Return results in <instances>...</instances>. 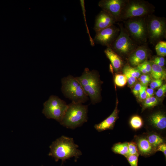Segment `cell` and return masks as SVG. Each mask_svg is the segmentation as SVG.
Masks as SVG:
<instances>
[{
  "instance_id": "obj_11",
  "label": "cell",
  "mask_w": 166,
  "mask_h": 166,
  "mask_svg": "<svg viewBox=\"0 0 166 166\" xmlns=\"http://www.w3.org/2000/svg\"><path fill=\"white\" fill-rule=\"evenodd\" d=\"M126 0H101L98 6L104 11L114 17L117 21L119 20L122 10Z\"/></svg>"
},
{
  "instance_id": "obj_37",
  "label": "cell",
  "mask_w": 166,
  "mask_h": 166,
  "mask_svg": "<svg viewBox=\"0 0 166 166\" xmlns=\"http://www.w3.org/2000/svg\"><path fill=\"white\" fill-rule=\"evenodd\" d=\"M154 92V89L150 88H147L146 89L147 98L152 97Z\"/></svg>"
},
{
  "instance_id": "obj_21",
  "label": "cell",
  "mask_w": 166,
  "mask_h": 166,
  "mask_svg": "<svg viewBox=\"0 0 166 166\" xmlns=\"http://www.w3.org/2000/svg\"><path fill=\"white\" fill-rule=\"evenodd\" d=\"M129 124L132 129L136 130L140 129L142 127L143 121L141 117L136 115L131 117L130 120Z\"/></svg>"
},
{
  "instance_id": "obj_39",
  "label": "cell",
  "mask_w": 166,
  "mask_h": 166,
  "mask_svg": "<svg viewBox=\"0 0 166 166\" xmlns=\"http://www.w3.org/2000/svg\"><path fill=\"white\" fill-rule=\"evenodd\" d=\"M41 166H43V165H42Z\"/></svg>"
},
{
  "instance_id": "obj_9",
  "label": "cell",
  "mask_w": 166,
  "mask_h": 166,
  "mask_svg": "<svg viewBox=\"0 0 166 166\" xmlns=\"http://www.w3.org/2000/svg\"><path fill=\"white\" fill-rule=\"evenodd\" d=\"M119 34L110 46L117 54L129 55L136 47L128 33L121 25H119Z\"/></svg>"
},
{
  "instance_id": "obj_25",
  "label": "cell",
  "mask_w": 166,
  "mask_h": 166,
  "mask_svg": "<svg viewBox=\"0 0 166 166\" xmlns=\"http://www.w3.org/2000/svg\"><path fill=\"white\" fill-rule=\"evenodd\" d=\"M123 71L127 72L136 79L138 78L141 74V73L136 68L128 65L125 66L124 67Z\"/></svg>"
},
{
  "instance_id": "obj_27",
  "label": "cell",
  "mask_w": 166,
  "mask_h": 166,
  "mask_svg": "<svg viewBox=\"0 0 166 166\" xmlns=\"http://www.w3.org/2000/svg\"><path fill=\"white\" fill-rule=\"evenodd\" d=\"M80 1V4L82 10L83 12V16L84 18L85 21V24L86 26V30L87 33L89 34V40L90 42L91 45L93 46L94 45V42L93 41V39H92V38L91 37V35H90L89 30L88 26L87 25V23L86 22V15H85V2L83 0H81Z\"/></svg>"
},
{
  "instance_id": "obj_20",
  "label": "cell",
  "mask_w": 166,
  "mask_h": 166,
  "mask_svg": "<svg viewBox=\"0 0 166 166\" xmlns=\"http://www.w3.org/2000/svg\"><path fill=\"white\" fill-rule=\"evenodd\" d=\"M146 137L149 143L155 150L159 145L164 143L163 137L155 133H150Z\"/></svg>"
},
{
  "instance_id": "obj_26",
  "label": "cell",
  "mask_w": 166,
  "mask_h": 166,
  "mask_svg": "<svg viewBox=\"0 0 166 166\" xmlns=\"http://www.w3.org/2000/svg\"><path fill=\"white\" fill-rule=\"evenodd\" d=\"M128 155L139 156L140 154L136 142H131L128 143Z\"/></svg>"
},
{
  "instance_id": "obj_30",
  "label": "cell",
  "mask_w": 166,
  "mask_h": 166,
  "mask_svg": "<svg viewBox=\"0 0 166 166\" xmlns=\"http://www.w3.org/2000/svg\"><path fill=\"white\" fill-rule=\"evenodd\" d=\"M123 72L126 77L128 85L130 87H132L136 81V79L127 72L124 71Z\"/></svg>"
},
{
  "instance_id": "obj_23",
  "label": "cell",
  "mask_w": 166,
  "mask_h": 166,
  "mask_svg": "<svg viewBox=\"0 0 166 166\" xmlns=\"http://www.w3.org/2000/svg\"><path fill=\"white\" fill-rule=\"evenodd\" d=\"M114 82L117 86L123 87L126 84L127 80L126 76L124 74H117L115 75Z\"/></svg>"
},
{
  "instance_id": "obj_3",
  "label": "cell",
  "mask_w": 166,
  "mask_h": 166,
  "mask_svg": "<svg viewBox=\"0 0 166 166\" xmlns=\"http://www.w3.org/2000/svg\"><path fill=\"white\" fill-rule=\"evenodd\" d=\"M76 78L90 98L92 103L94 104L97 102L100 98V83L96 71L85 68L82 75Z\"/></svg>"
},
{
  "instance_id": "obj_35",
  "label": "cell",
  "mask_w": 166,
  "mask_h": 166,
  "mask_svg": "<svg viewBox=\"0 0 166 166\" xmlns=\"http://www.w3.org/2000/svg\"><path fill=\"white\" fill-rule=\"evenodd\" d=\"M142 86L140 83H137L134 86L132 90L133 94L136 97H138L140 90Z\"/></svg>"
},
{
  "instance_id": "obj_24",
  "label": "cell",
  "mask_w": 166,
  "mask_h": 166,
  "mask_svg": "<svg viewBox=\"0 0 166 166\" xmlns=\"http://www.w3.org/2000/svg\"><path fill=\"white\" fill-rule=\"evenodd\" d=\"M158 103L157 100L154 97H152L146 98L144 101L143 104V109L153 107L156 105Z\"/></svg>"
},
{
  "instance_id": "obj_17",
  "label": "cell",
  "mask_w": 166,
  "mask_h": 166,
  "mask_svg": "<svg viewBox=\"0 0 166 166\" xmlns=\"http://www.w3.org/2000/svg\"><path fill=\"white\" fill-rule=\"evenodd\" d=\"M104 52L115 70L118 71L121 68L123 62L119 55L110 47H107L105 50Z\"/></svg>"
},
{
  "instance_id": "obj_32",
  "label": "cell",
  "mask_w": 166,
  "mask_h": 166,
  "mask_svg": "<svg viewBox=\"0 0 166 166\" xmlns=\"http://www.w3.org/2000/svg\"><path fill=\"white\" fill-rule=\"evenodd\" d=\"M162 81L161 79H156L152 81L150 84V88L154 89L160 87L162 85Z\"/></svg>"
},
{
  "instance_id": "obj_33",
  "label": "cell",
  "mask_w": 166,
  "mask_h": 166,
  "mask_svg": "<svg viewBox=\"0 0 166 166\" xmlns=\"http://www.w3.org/2000/svg\"><path fill=\"white\" fill-rule=\"evenodd\" d=\"M166 92V84H165L159 87L156 92V95L157 97H161L164 95Z\"/></svg>"
},
{
  "instance_id": "obj_10",
  "label": "cell",
  "mask_w": 166,
  "mask_h": 166,
  "mask_svg": "<svg viewBox=\"0 0 166 166\" xmlns=\"http://www.w3.org/2000/svg\"><path fill=\"white\" fill-rule=\"evenodd\" d=\"M120 30L114 25L96 32L94 38L95 43L109 47L117 38Z\"/></svg>"
},
{
  "instance_id": "obj_5",
  "label": "cell",
  "mask_w": 166,
  "mask_h": 166,
  "mask_svg": "<svg viewBox=\"0 0 166 166\" xmlns=\"http://www.w3.org/2000/svg\"><path fill=\"white\" fill-rule=\"evenodd\" d=\"M154 11L152 6L143 0H126L119 20L148 16Z\"/></svg>"
},
{
  "instance_id": "obj_28",
  "label": "cell",
  "mask_w": 166,
  "mask_h": 166,
  "mask_svg": "<svg viewBox=\"0 0 166 166\" xmlns=\"http://www.w3.org/2000/svg\"><path fill=\"white\" fill-rule=\"evenodd\" d=\"M138 80L142 85L147 86L150 82L151 79L148 75L143 74L139 77Z\"/></svg>"
},
{
  "instance_id": "obj_13",
  "label": "cell",
  "mask_w": 166,
  "mask_h": 166,
  "mask_svg": "<svg viewBox=\"0 0 166 166\" xmlns=\"http://www.w3.org/2000/svg\"><path fill=\"white\" fill-rule=\"evenodd\" d=\"M116 21L112 16L102 10L96 18L93 29L96 32H97L113 25Z\"/></svg>"
},
{
  "instance_id": "obj_34",
  "label": "cell",
  "mask_w": 166,
  "mask_h": 166,
  "mask_svg": "<svg viewBox=\"0 0 166 166\" xmlns=\"http://www.w3.org/2000/svg\"><path fill=\"white\" fill-rule=\"evenodd\" d=\"M139 65L145 70L147 73H150L151 70L150 61L146 60Z\"/></svg>"
},
{
  "instance_id": "obj_36",
  "label": "cell",
  "mask_w": 166,
  "mask_h": 166,
  "mask_svg": "<svg viewBox=\"0 0 166 166\" xmlns=\"http://www.w3.org/2000/svg\"><path fill=\"white\" fill-rule=\"evenodd\" d=\"M160 151L164 153L165 157L166 156V144L163 143L159 145L156 149V152Z\"/></svg>"
},
{
  "instance_id": "obj_6",
  "label": "cell",
  "mask_w": 166,
  "mask_h": 166,
  "mask_svg": "<svg viewBox=\"0 0 166 166\" xmlns=\"http://www.w3.org/2000/svg\"><path fill=\"white\" fill-rule=\"evenodd\" d=\"M68 107V105L58 97L51 96L43 104L42 113L46 118L55 120L60 123Z\"/></svg>"
},
{
  "instance_id": "obj_31",
  "label": "cell",
  "mask_w": 166,
  "mask_h": 166,
  "mask_svg": "<svg viewBox=\"0 0 166 166\" xmlns=\"http://www.w3.org/2000/svg\"><path fill=\"white\" fill-rule=\"evenodd\" d=\"M147 86L142 85L138 97L141 101H144L147 98L146 89Z\"/></svg>"
},
{
  "instance_id": "obj_4",
  "label": "cell",
  "mask_w": 166,
  "mask_h": 166,
  "mask_svg": "<svg viewBox=\"0 0 166 166\" xmlns=\"http://www.w3.org/2000/svg\"><path fill=\"white\" fill-rule=\"evenodd\" d=\"M61 82V91L72 102L83 104L88 100V97L76 77L69 75L63 78Z\"/></svg>"
},
{
  "instance_id": "obj_15",
  "label": "cell",
  "mask_w": 166,
  "mask_h": 166,
  "mask_svg": "<svg viewBox=\"0 0 166 166\" xmlns=\"http://www.w3.org/2000/svg\"><path fill=\"white\" fill-rule=\"evenodd\" d=\"M140 154L148 156L155 152L156 150L148 142L146 137H138L135 142Z\"/></svg>"
},
{
  "instance_id": "obj_1",
  "label": "cell",
  "mask_w": 166,
  "mask_h": 166,
  "mask_svg": "<svg viewBox=\"0 0 166 166\" xmlns=\"http://www.w3.org/2000/svg\"><path fill=\"white\" fill-rule=\"evenodd\" d=\"M78 148L73 138L62 136L52 143L48 155L56 162L61 160V166L67 160L73 157L75 162L77 161L82 154Z\"/></svg>"
},
{
  "instance_id": "obj_22",
  "label": "cell",
  "mask_w": 166,
  "mask_h": 166,
  "mask_svg": "<svg viewBox=\"0 0 166 166\" xmlns=\"http://www.w3.org/2000/svg\"><path fill=\"white\" fill-rule=\"evenodd\" d=\"M155 49L158 55L164 57L166 56V42L160 41L156 45Z\"/></svg>"
},
{
  "instance_id": "obj_18",
  "label": "cell",
  "mask_w": 166,
  "mask_h": 166,
  "mask_svg": "<svg viewBox=\"0 0 166 166\" xmlns=\"http://www.w3.org/2000/svg\"><path fill=\"white\" fill-rule=\"evenodd\" d=\"M151 65V70L150 74L151 77L154 80L165 79L166 73L163 67H161L150 61Z\"/></svg>"
},
{
  "instance_id": "obj_14",
  "label": "cell",
  "mask_w": 166,
  "mask_h": 166,
  "mask_svg": "<svg viewBox=\"0 0 166 166\" xmlns=\"http://www.w3.org/2000/svg\"><path fill=\"white\" fill-rule=\"evenodd\" d=\"M118 102L117 100L115 108L112 114L101 122L95 125L94 127L98 132H101L113 129L115 122L118 118Z\"/></svg>"
},
{
  "instance_id": "obj_8",
  "label": "cell",
  "mask_w": 166,
  "mask_h": 166,
  "mask_svg": "<svg viewBox=\"0 0 166 166\" xmlns=\"http://www.w3.org/2000/svg\"><path fill=\"white\" fill-rule=\"evenodd\" d=\"M146 19L148 38L154 43L165 38L166 33V23L164 18L154 15H148Z\"/></svg>"
},
{
  "instance_id": "obj_7",
  "label": "cell",
  "mask_w": 166,
  "mask_h": 166,
  "mask_svg": "<svg viewBox=\"0 0 166 166\" xmlns=\"http://www.w3.org/2000/svg\"><path fill=\"white\" fill-rule=\"evenodd\" d=\"M125 26L132 39L140 43L147 41L148 32L145 17L129 19L125 22Z\"/></svg>"
},
{
  "instance_id": "obj_29",
  "label": "cell",
  "mask_w": 166,
  "mask_h": 166,
  "mask_svg": "<svg viewBox=\"0 0 166 166\" xmlns=\"http://www.w3.org/2000/svg\"><path fill=\"white\" fill-rule=\"evenodd\" d=\"M139 156L128 155L126 158L131 166H138Z\"/></svg>"
},
{
  "instance_id": "obj_2",
  "label": "cell",
  "mask_w": 166,
  "mask_h": 166,
  "mask_svg": "<svg viewBox=\"0 0 166 166\" xmlns=\"http://www.w3.org/2000/svg\"><path fill=\"white\" fill-rule=\"evenodd\" d=\"M88 112V105L72 102L68 105V108L60 124L67 128L75 129L87 121Z\"/></svg>"
},
{
  "instance_id": "obj_38",
  "label": "cell",
  "mask_w": 166,
  "mask_h": 166,
  "mask_svg": "<svg viewBox=\"0 0 166 166\" xmlns=\"http://www.w3.org/2000/svg\"><path fill=\"white\" fill-rule=\"evenodd\" d=\"M152 61H157L165 62V59L164 57L159 56L155 57Z\"/></svg>"
},
{
  "instance_id": "obj_12",
  "label": "cell",
  "mask_w": 166,
  "mask_h": 166,
  "mask_svg": "<svg viewBox=\"0 0 166 166\" xmlns=\"http://www.w3.org/2000/svg\"><path fill=\"white\" fill-rule=\"evenodd\" d=\"M148 49L145 45L136 47L129 55L128 61L130 64L137 66L147 60L148 55Z\"/></svg>"
},
{
  "instance_id": "obj_19",
  "label": "cell",
  "mask_w": 166,
  "mask_h": 166,
  "mask_svg": "<svg viewBox=\"0 0 166 166\" xmlns=\"http://www.w3.org/2000/svg\"><path fill=\"white\" fill-rule=\"evenodd\" d=\"M128 142L118 143L114 144L112 148L115 153L124 156L125 157L128 155Z\"/></svg>"
},
{
  "instance_id": "obj_16",
  "label": "cell",
  "mask_w": 166,
  "mask_h": 166,
  "mask_svg": "<svg viewBox=\"0 0 166 166\" xmlns=\"http://www.w3.org/2000/svg\"><path fill=\"white\" fill-rule=\"evenodd\" d=\"M151 124L156 129L164 130L166 128V117L165 114L161 112L155 113L149 117Z\"/></svg>"
}]
</instances>
